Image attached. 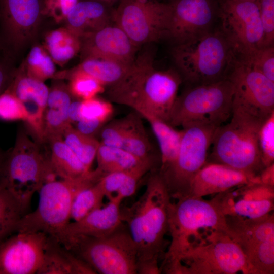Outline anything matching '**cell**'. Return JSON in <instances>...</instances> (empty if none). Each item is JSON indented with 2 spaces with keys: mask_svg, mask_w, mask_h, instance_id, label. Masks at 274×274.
<instances>
[{
  "mask_svg": "<svg viewBox=\"0 0 274 274\" xmlns=\"http://www.w3.org/2000/svg\"><path fill=\"white\" fill-rule=\"evenodd\" d=\"M263 123L232 113L230 122L216 129L207 162L222 164L258 176L265 168L258 143V131Z\"/></svg>",
  "mask_w": 274,
  "mask_h": 274,
  "instance_id": "cell-8",
  "label": "cell"
},
{
  "mask_svg": "<svg viewBox=\"0 0 274 274\" xmlns=\"http://www.w3.org/2000/svg\"><path fill=\"white\" fill-rule=\"evenodd\" d=\"M26 213L13 194L0 186V244L15 233L17 223Z\"/></svg>",
  "mask_w": 274,
  "mask_h": 274,
  "instance_id": "cell-33",
  "label": "cell"
},
{
  "mask_svg": "<svg viewBox=\"0 0 274 274\" xmlns=\"http://www.w3.org/2000/svg\"><path fill=\"white\" fill-rule=\"evenodd\" d=\"M27 76L43 81L54 75L55 68L51 57L38 47H33L27 58Z\"/></svg>",
  "mask_w": 274,
  "mask_h": 274,
  "instance_id": "cell-38",
  "label": "cell"
},
{
  "mask_svg": "<svg viewBox=\"0 0 274 274\" xmlns=\"http://www.w3.org/2000/svg\"><path fill=\"white\" fill-rule=\"evenodd\" d=\"M258 143L264 167L274 163V113L263 122L259 128Z\"/></svg>",
  "mask_w": 274,
  "mask_h": 274,
  "instance_id": "cell-39",
  "label": "cell"
},
{
  "mask_svg": "<svg viewBox=\"0 0 274 274\" xmlns=\"http://www.w3.org/2000/svg\"><path fill=\"white\" fill-rule=\"evenodd\" d=\"M250 1H259V0H250Z\"/></svg>",
  "mask_w": 274,
  "mask_h": 274,
  "instance_id": "cell-51",
  "label": "cell"
},
{
  "mask_svg": "<svg viewBox=\"0 0 274 274\" xmlns=\"http://www.w3.org/2000/svg\"><path fill=\"white\" fill-rule=\"evenodd\" d=\"M167 38L174 44L198 38L210 31L215 7L213 0H172Z\"/></svg>",
  "mask_w": 274,
  "mask_h": 274,
  "instance_id": "cell-16",
  "label": "cell"
},
{
  "mask_svg": "<svg viewBox=\"0 0 274 274\" xmlns=\"http://www.w3.org/2000/svg\"><path fill=\"white\" fill-rule=\"evenodd\" d=\"M104 175L97 168L75 180L49 181L40 189L36 209L23 216L15 233L41 232L57 239L71 219V210L76 195L97 183Z\"/></svg>",
  "mask_w": 274,
  "mask_h": 274,
  "instance_id": "cell-4",
  "label": "cell"
},
{
  "mask_svg": "<svg viewBox=\"0 0 274 274\" xmlns=\"http://www.w3.org/2000/svg\"><path fill=\"white\" fill-rule=\"evenodd\" d=\"M233 94V84L228 78L189 85L177 96L168 123L182 128L195 123L219 126L232 115Z\"/></svg>",
  "mask_w": 274,
  "mask_h": 274,
  "instance_id": "cell-9",
  "label": "cell"
},
{
  "mask_svg": "<svg viewBox=\"0 0 274 274\" xmlns=\"http://www.w3.org/2000/svg\"><path fill=\"white\" fill-rule=\"evenodd\" d=\"M79 0H45L44 11L56 19H66Z\"/></svg>",
  "mask_w": 274,
  "mask_h": 274,
  "instance_id": "cell-44",
  "label": "cell"
},
{
  "mask_svg": "<svg viewBox=\"0 0 274 274\" xmlns=\"http://www.w3.org/2000/svg\"><path fill=\"white\" fill-rule=\"evenodd\" d=\"M0 11L5 30L15 41L35 26L42 10L40 0H0Z\"/></svg>",
  "mask_w": 274,
  "mask_h": 274,
  "instance_id": "cell-23",
  "label": "cell"
},
{
  "mask_svg": "<svg viewBox=\"0 0 274 274\" xmlns=\"http://www.w3.org/2000/svg\"><path fill=\"white\" fill-rule=\"evenodd\" d=\"M182 79L177 71L155 67L153 52L136 55L127 74L108 87L109 99L168 123Z\"/></svg>",
  "mask_w": 274,
  "mask_h": 274,
  "instance_id": "cell-2",
  "label": "cell"
},
{
  "mask_svg": "<svg viewBox=\"0 0 274 274\" xmlns=\"http://www.w3.org/2000/svg\"><path fill=\"white\" fill-rule=\"evenodd\" d=\"M202 230L222 232L232 238L225 215L213 198L186 196L171 202L168 232L172 239L160 267L161 273L173 274L180 257Z\"/></svg>",
  "mask_w": 274,
  "mask_h": 274,
  "instance_id": "cell-3",
  "label": "cell"
},
{
  "mask_svg": "<svg viewBox=\"0 0 274 274\" xmlns=\"http://www.w3.org/2000/svg\"><path fill=\"white\" fill-rule=\"evenodd\" d=\"M79 38L84 59H107L131 64L139 48L116 24H109Z\"/></svg>",
  "mask_w": 274,
  "mask_h": 274,
  "instance_id": "cell-18",
  "label": "cell"
},
{
  "mask_svg": "<svg viewBox=\"0 0 274 274\" xmlns=\"http://www.w3.org/2000/svg\"><path fill=\"white\" fill-rule=\"evenodd\" d=\"M10 90L9 89H8ZM19 100L26 112L27 126L39 143L45 142L43 118L49 89L43 81L20 76L10 90Z\"/></svg>",
  "mask_w": 274,
  "mask_h": 274,
  "instance_id": "cell-20",
  "label": "cell"
},
{
  "mask_svg": "<svg viewBox=\"0 0 274 274\" xmlns=\"http://www.w3.org/2000/svg\"><path fill=\"white\" fill-rule=\"evenodd\" d=\"M62 139L85 167L91 170L100 142L95 137L84 135L73 126L63 133Z\"/></svg>",
  "mask_w": 274,
  "mask_h": 274,
  "instance_id": "cell-35",
  "label": "cell"
},
{
  "mask_svg": "<svg viewBox=\"0 0 274 274\" xmlns=\"http://www.w3.org/2000/svg\"><path fill=\"white\" fill-rule=\"evenodd\" d=\"M105 195L95 184L81 190L75 196L71 210V219L78 221L102 206Z\"/></svg>",
  "mask_w": 274,
  "mask_h": 274,
  "instance_id": "cell-36",
  "label": "cell"
},
{
  "mask_svg": "<svg viewBox=\"0 0 274 274\" xmlns=\"http://www.w3.org/2000/svg\"><path fill=\"white\" fill-rule=\"evenodd\" d=\"M26 118L24 108L14 94L7 89L0 95V119L8 121H25Z\"/></svg>",
  "mask_w": 274,
  "mask_h": 274,
  "instance_id": "cell-42",
  "label": "cell"
},
{
  "mask_svg": "<svg viewBox=\"0 0 274 274\" xmlns=\"http://www.w3.org/2000/svg\"><path fill=\"white\" fill-rule=\"evenodd\" d=\"M48 142L51 147L50 162L56 176L63 180H75L86 176L91 170L85 167L62 137Z\"/></svg>",
  "mask_w": 274,
  "mask_h": 274,
  "instance_id": "cell-29",
  "label": "cell"
},
{
  "mask_svg": "<svg viewBox=\"0 0 274 274\" xmlns=\"http://www.w3.org/2000/svg\"><path fill=\"white\" fill-rule=\"evenodd\" d=\"M233 84L232 113L263 123L274 113V82L235 57L227 75Z\"/></svg>",
  "mask_w": 274,
  "mask_h": 274,
  "instance_id": "cell-14",
  "label": "cell"
},
{
  "mask_svg": "<svg viewBox=\"0 0 274 274\" xmlns=\"http://www.w3.org/2000/svg\"><path fill=\"white\" fill-rule=\"evenodd\" d=\"M46 41L51 57L59 63L67 61L81 49L79 37L71 31L54 30L47 36Z\"/></svg>",
  "mask_w": 274,
  "mask_h": 274,
  "instance_id": "cell-34",
  "label": "cell"
},
{
  "mask_svg": "<svg viewBox=\"0 0 274 274\" xmlns=\"http://www.w3.org/2000/svg\"><path fill=\"white\" fill-rule=\"evenodd\" d=\"M11 74L7 68L0 65V95L7 90Z\"/></svg>",
  "mask_w": 274,
  "mask_h": 274,
  "instance_id": "cell-48",
  "label": "cell"
},
{
  "mask_svg": "<svg viewBox=\"0 0 274 274\" xmlns=\"http://www.w3.org/2000/svg\"><path fill=\"white\" fill-rule=\"evenodd\" d=\"M6 156L0 149V172L2 169L3 163L6 159Z\"/></svg>",
  "mask_w": 274,
  "mask_h": 274,
  "instance_id": "cell-49",
  "label": "cell"
},
{
  "mask_svg": "<svg viewBox=\"0 0 274 274\" xmlns=\"http://www.w3.org/2000/svg\"><path fill=\"white\" fill-rule=\"evenodd\" d=\"M142 118L133 110L122 118L105 124L99 132L100 142L122 148L142 160L153 161L152 146Z\"/></svg>",
  "mask_w": 274,
  "mask_h": 274,
  "instance_id": "cell-17",
  "label": "cell"
},
{
  "mask_svg": "<svg viewBox=\"0 0 274 274\" xmlns=\"http://www.w3.org/2000/svg\"><path fill=\"white\" fill-rule=\"evenodd\" d=\"M72 101L69 92L63 88L56 87L49 91L43 118L45 142L62 137L64 131L73 126L68 118Z\"/></svg>",
  "mask_w": 274,
  "mask_h": 274,
  "instance_id": "cell-26",
  "label": "cell"
},
{
  "mask_svg": "<svg viewBox=\"0 0 274 274\" xmlns=\"http://www.w3.org/2000/svg\"><path fill=\"white\" fill-rule=\"evenodd\" d=\"M105 124L97 120L81 119L74 124L75 127H73L84 135L95 137Z\"/></svg>",
  "mask_w": 274,
  "mask_h": 274,
  "instance_id": "cell-45",
  "label": "cell"
},
{
  "mask_svg": "<svg viewBox=\"0 0 274 274\" xmlns=\"http://www.w3.org/2000/svg\"><path fill=\"white\" fill-rule=\"evenodd\" d=\"M259 1L219 0L221 31L239 60L247 59L262 47Z\"/></svg>",
  "mask_w": 274,
  "mask_h": 274,
  "instance_id": "cell-13",
  "label": "cell"
},
{
  "mask_svg": "<svg viewBox=\"0 0 274 274\" xmlns=\"http://www.w3.org/2000/svg\"><path fill=\"white\" fill-rule=\"evenodd\" d=\"M105 89L99 81L79 70L76 68L71 75L69 91L81 100L96 97Z\"/></svg>",
  "mask_w": 274,
  "mask_h": 274,
  "instance_id": "cell-37",
  "label": "cell"
},
{
  "mask_svg": "<svg viewBox=\"0 0 274 274\" xmlns=\"http://www.w3.org/2000/svg\"><path fill=\"white\" fill-rule=\"evenodd\" d=\"M160 1H161V0H160ZM167 1H172V0H167Z\"/></svg>",
  "mask_w": 274,
  "mask_h": 274,
  "instance_id": "cell-52",
  "label": "cell"
},
{
  "mask_svg": "<svg viewBox=\"0 0 274 274\" xmlns=\"http://www.w3.org/2000/svg\"><path fill=\"white\" fill-rule=\"evenodd\" d=\"M122 201L120 198L110 200L106 205L81 220L70 222L56 239L60 241L65 237L74 235L101 237L111 234L123 222L121 212Z\"/></svg>",
  "mask_w": 274,
  "mask_h": 274,
  "instance_id": "cell-21",
  "label": "cell"
},
{
  "mask_svg": "<svg viewBox=\"0 0 274 274\" xmlns=\"http://www.w3.org/2000/svg\"><path fill=\"white\" fill-rule=\"evenodd\" d=\"M112 12L99 1H79L66 19L70 31L80 38L110 24Z\"/></svg>",
  "mask_w": 274,
  "mask_h": 274,
  "instance_id": "cell-25",
  "label": "cell"
},
{
  "mask_svg": "<svg viewBox=\"0 0 274 274\" xmlns=\"http://www.w3.org/2000/svg\"><path fill=\"white\" fill-rule=\"evenodd\" d=\"M190 244L173 274H247V263L239 245L224 232L208 230Z\"/></svg>",
  "mask_w": 274,
  "mask_h": 274,
  "instance_id": "cell-10",
  "label": "cell"
},
{
  "mask_svg": "<svg viewBox=\"0 0 274 274\" xmlns=\"http://www.w3.org/2000/svg\"><path fill=\"white\" fill-rule=\"evenodd\" d=\"M259 176L261 184L274 187V163L265 167Z\"/></svg>",
  "mask_w": 274,
  "mask_h": 274,
  "instance_id": "cell-46",
  "label": "cell"
},
{
  "mask_svg": "<svg viewBox=\"0 0 274 274\" xmlns=\"http://www.w3.org/2000/svg\"><path fill=\"white\" fill-rule=\"evenodd\" d=\"M104 2H112L114 0H101Z\"/></svg>",
  "mask_w": 274,
  "mask_h": 274,
  "instance_id": "cell-50",
  "label": "cell"
},
{
  "mask_svg": "<svg viewBox=\"0 0 274 274\" xmlns=\"http://www.w3.org/2000/svg\"><path fill=\"white\" fill-rule=\"evenodd\" d=\"M80 102L81 100L72 101L70 105L68 118L72 126L81 119L79 111Z\"/></svg>",
  "mask_w": 274,
  "mask_h": 274,
  "instance_id": "cell-47",
  "label": "cell"
},
{
  "mask_svg": "<svg viewBox=\"0 0 274 274\" xmlns=\"http://www.w3.org/2000/svg\"><path fill=\"white\" fill-rule=\"evenodd\" d=\"M150 123L160 150L159 173L165 174L174 165L179 150L182 130H177L167 122L148 114H140Z\"/></svg>",
  "mask_w": 274,
  "mask_h": 274,
  "instance_id": "cell-28",
  "label": "cell"
},
{
  "mask_svg": "<svg viewBox=\"0 0 274 274\" xmlns=\"http://www.w3.org/2000/svg\"><path fill=\"white\" fill-rule=\"evenodd\" d=\"M56 177L38 144L22 130L6 156L0 172V186L9 191L27 212L33 194Z\"/></svg>",
  "mask_w": 274,
  "mask_h": 274,
  "instance_id": "cell-6",
  "label": "cell"
},
{
  "mask_svg": "<svg viewBox=\"0 0 274 274\" xmlns=\"http://www.w3.org/2000/svg\"><path fill=\"white\" fill-rule=\"evenodd\" d=\"M154 169L153 162L146 161L127 171L114 172L103 176L97 184L109 200L132 195L139 182L149 170Z\"/></svg>",
  "mask_w": 274,
  "mask_h": 274,
  "instance_id": "cell-27",
  "label": "cell"
},
{
  "mask_svg": "<svg viewBox=\"0 0 274 274\" xmlns=\"http://www.w3.org/2000/svg\"><path fill=\"white\" fill-rule=\"evenodd\" d=\"M171 10L160 0H121L112 19L140 47L167 38Z\"/></svg>",
  "mask_w": 274,
  "mask_h": 274,
  "instance_id": "cell-12",
  "label": "cell"
},
{
  "mask_svg": "<svg viewBox=\"0 0 274 274\" xmlns=\"http://www.w3.org/2000/svg\"><path fill=\"white\" fill-rule=\"evenodd\" d=\"M170 53L182 80L189 85L227 78L235 58L221 30L211 31L192 40L174 44Z\"/></svg>",
  "mask_w": 274,
  "mask_h": 274,
  "instance_id": "cell-5",
  "label": "cell"
},
{
  "mask_svg": "<svg viewBox=\"0 0 274 274\" xmlns=\"http://www.w3.org/2000/svg\"><path fill=\"white\" fill-rule=\"evenodd\" d=\"M96 157L97 169L104 175L130 170L146 161L118 147L107 146L100 142Z\"/></svg>",
  "mask_w": 274,
  "mask_h": 274,
  "instance_id": "cell-32",
  "label": "cell"
},
{
  "mask_svg": "<svg viewBox=\"0 0 274 274\" xmlns=\"http://www.w3.org/2000/svg\"><path fill=\"white\" fill-rule=\"evenodd\" d=\"M213 199L225 215L255 219L269 214L273 209V198L232 199L220 193Z\"/></svg>",
  "mask_w": 274,
  "mask_h": 274,
  "instance_id": "cell-30",
  "label": "cell"
},
{
  "mask_svg": "<svg viewBox=\"0 0 274 274\" xmlns=\"http://www.w3.org/2000/svg\"><path fill=\"white\" fill-rule=\"evenodd\" d=\"M37 273L93 274L96 272L55 238L48 235L43 260Z\"/></svg>",
  "mask_w": 274,
  "mask_h": 274,
  "instance_id": "cell-24",
  "label": "cell"
},
{
  "mask_svg": "<svg viewBox=\"0 0 274 274\" xmlns=\"http://www.w3.org/2000/svg\"><path fill=\"white\" fill-rule=\"evenodd\" d=\"M239 60L274 82V46L260 48L247 59Z\"/></svg>",
  "mask_w": 274,
  "mask_h": 274,
  "instance_id": "cell-41",
  "label": "cell"
},
{
  "mask_svg": "<svg viewBox=\"0 0 274 274\" xmlns=\"http://www.w3.org/2000/svg\"><path fill=\"white\" fill-rule=\"evenodd\" d=\"M158 169L151 170L144 193L130 207L121 209L137 251V273H160L159 262L164 256L172 202Z\"/></svg>",
  "mask_w": 274,
  "mask_h": 274,
  "instance_id": "cell-1",
  "label": "cell"
},
{
  "mask_svg": "<svg viewBox=\"0 0 274 274\" xmlns=\"http://www.w3.org/2000/svg\"><path fill=\"white\" fill-rule=\"evenodd\" d=\"M132 63L129 64L107 59L87 58L77 69L91 76L105 87H109L123 79Z\"/></svg>",
  "mask_w": 274,
  "mask_h": 274,
  "instance_id": "cell-31",
  "label": "cell"
},
{
  "mask_svg": "<svg viewBox=\"0 0 274 274\" xmlns=\"http://www.w3.org/2000/svg\"><path fill=\"white\" fill-rule=\"evenodd\" d=\"M259 5L263 31L262 47L274 46V0H259Z\"/></svg>",
  "mask_w": 274,
  "mask_h": 274,
  "instance_id": "cell-43",
  "label": "cell"
},
{
  "mask_svg": "<svg viewBox=\"0 0 274 274\" xmlns=\"http://www.w3.org/2000/svg\"><path fill=\"white\" fill-rule=\"evenodd\" d=\"M254 183H260L259 175L220 163L207 162L194 177L187 196L203 197Z\"/></svg>",
  "mask_w": 274,
  "mask_h": 274,
  "instance_id": "cell-19",
  "label": "cell"
},
{
  "mask_svg": "<svg viewBox=\"0 0 274 274\" xmlns=\"http://www.w3.org/2000/svg\"><path fill=\"white\" fill-rule=\"evenodd\" d=\"M60 242L96 273H137L136 247L124 222L106 236H70Z\"/></svg>",
  "mask_w": 274,
  "mask_h": 274,
  "instance_id": "cell-7",
  "label": "cell"
},
{
  "mask_svg": "<svg viewBox=\"0 0 274 274\" xmlns=\"http://www.w3.org/2000/svg\"><path fill=\"white\" fill-rule=\"evenodd\" d=\"M79 111L81 119L106 123L113 113V107L110 101L96 96L81 100Z\"/></svg>",
  "mask_w": 274,
  "mask_h": 274,
  "instance_id": "cell-40",
  "label": "cell"
},
{
  "mask_svg": "<svg viewBox=\"0 0 274 274\" xmlns=\"http://www.w3.org/2000/svg\"><path fill=\"white\" fill-rule=\"evenodd\" d=\"M232 239L245 256L274 239V216L270 213L255 219L225 215Z\"/></svg>",
  "mask_w": 274,
  "mask_h": 274,
  "instance_id": "cell-22",
  "label": "cell"
},
{
  "mask_svg": "<svg viewBox=\"0 0 274 274\" xmlns=\"http://www.w3.org/2000/svg\"><path fill=\"white\" fill-rule=\"evenodd\" d=\"M48 235L18 232L0 244V274L37 273L43 260Z\"/></svg>",
  "mask_w": 274,
  "mask_h": 274,
  "instance_id": "cell-15",
  "label": "cell"
},
{
  "mask_svg": "<svg viewBox=\"0 0 274 274\" xmlns=\"http://www.w3.org/2000/svg\"><path fill=\"white\" fill-rule=\"evenodd\" d=\"M218 127L195 123L183 128L177 159L169 170L161 176L172 198L177 200L188 196L194 177L207 162Z\"/></svg>",
  "mask_w": 274,
  "mask_h": 274,
  "instance_id": "cell-11",
  "label": "cell"
}]
</instances>
